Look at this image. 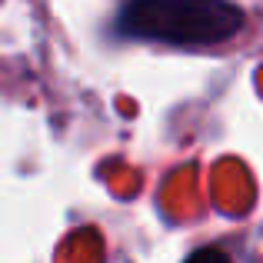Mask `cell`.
Returning a JSON list of instances; mask_svg holds the SVG:
<instances>
[{
	"mask_svg": "<svg viewBox=\"0 0 263 263\" xmlns=\"http://www.w3.org/2000/svg\"><path fill=\"white\" fill-rule=\"evenodd\" d=\"M186 263H230V257H227L223 250H217V247H203V250L190 253Z\"/></svg>",
	"mask_w": 263,
	"mask_h": 263,
	"instance_id": "2",
	"label": "cell"
},
{
	"mask_svg": "<svg viewBox=\"0 0 263 263\" xmlns=\"http://www.w3.org/2000/svg\"><path fill=\"white\" fill-rule=\"evenodd\" d=\"M243 10L230 0H127L117 30L134 40L174 47H210L237 37Z\"/></svg>",
	"mask_w": 263,
	"mask_h": 263,
	"instance_id": "1",
	"label": "cell"
}]
</instances>
